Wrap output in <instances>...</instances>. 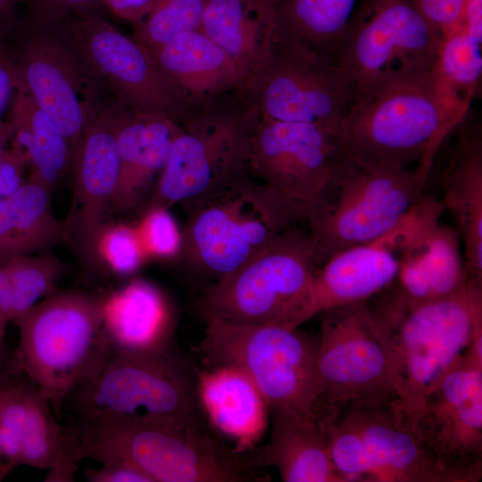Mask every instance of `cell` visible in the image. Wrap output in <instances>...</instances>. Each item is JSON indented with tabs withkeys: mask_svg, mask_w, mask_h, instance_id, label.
I'll list each match as a JSON object with an SVG mask.
<instances>
[{
	"mask_svg": "<svg viewBox=\"0 0 482 482\" xmlns=\"http://www.w3.org/2000/svg\"><path fill=\"white\" fill-rule=\"evenodd\" d=\"M337 415L357 430L383 482H462L419 435L402 402L362 403Z\"/></svg>",
	"mask_w": 482,
	"mask_h": 482,
	"instance_id": "cell-19",
	"label": "cell"
},
{
	"mask_svg": "<svg viewBox=\"0 0 482 482\" xmlns=\"http://www.w3.org/2000/svg\"><path fill=\"white\" fill-rule=\"evenodd\" d=\"M199 30L231 59L242 85L266 62L273 47L263 0H207Z\"/></svg>",
	"mask_w": 482,
	"mask_h": 482,
	"instance_id": "cell-30",
	"label": "cell"
},
{
	"mask_svg": "<svg viewBox=\"0 0 482 482\" xmlns=\"http://www.w3.org/2000/svg\"><path fill=\"white\" fill-rule=\"evenodd\" d=\"M51 20L86 71L129 109L162 114L183 124L195 112L179 97L148 51L104 15L76 16L47 0Z\"/></svg>",
	"mask_w": 482,
	"mask_h": 482,
	"instance_id": "cell-12",
	"label": "cell"
},
{
	"mask_svg": "<svg viewBox=\"0 0 482 482\" xmlns=\"http://www.w3.org/2000/svg\"><path fill=\"white\" fill-rule=\"evenodd\" d=\"M7 375V374H6ZM5 375V376H6ZM4 376V377H5ZM3 378L0 380V383L1 381L3 380ZM8 472L6 471V470L4 469V465H3V462H2V460H1V454H0V480H2L4 478V477L7 474Z\"/></svg>",
	"mask_w": 482,
	"mask_h": 482,
	"instance_id": "cell-51",
	"label": "cell"
},
{
	"mask_svg": "<svg viewBox=\"0 0 482 482\" xmlns=\"http://www.w3.org/2000/svg\"><path fill=\"white\" fill-rule=\"evenodd\" d=\"M111 273L129 276L147 261L136 229L123 222L105 221L96 233L89 252Z\"/></svg>",
	"mask_w": 482,
	"mask_h": 482,
	"instance_id": "cell-37",
	"label": "cell"
},
{
	"mask_svg": "<svg viewBox=\"0 0 482 482\" xmlns=\"http://www.w3.org/2000/svg\"><path fill=\"white\" fill-rule=\"evenodd\" d=\"M181 129V123L165 115L120 105L115 129L120 176L112 211L128 212L144 202Z\"/></svg>",
	"mask_w": 482,
	"mask_h": 482,
	"instance_id": "cell-22",
	"label": "cell"
},
{
	"mask_svg": "<svg viewBox=\"0 0 482 482\" xmlns=\"http://www.w3.org/2000/svg\"><path fill=\"white\" fill-rule=\"evenodd\" d=\"M52 191L29 177L17 191L0 202V263L50 251L70 242L65 221L54 212Z\"/></svg>",
	"mask_w": 482,
	"mask_h": 482,
	"instance_id": "cell-29",
	"label": "cell"
},
{
	"mask_svg": "<svg viewBox=\"0 0 482 482\" xmlns=\"http://www.w3.org/2000/svg\"><path fill=\"white\" fill-rule=\"evenodd\" d=\"M411 417L419 435L462 482L481 479V344H471Z\"/></svg>",
	"mask_w": 482,
	"mask_h": 482,
	"instance_id": "cell-17",
	"label": "cell"
},
{
	"mask_svg": "<svg viewBox=\"0 0 482 482\" xmlns=\"http://www.w3.org/2000/svg\"><path fill=\"white\" fill-rule=\"evenodd\" d=\"M467 115L454 108L430 70L395 79L354 105L338 140L345 151L395 166L433 163Z\"/></svg>",
	"mask_w": 482,
	"mask_h": 482,
	"instance_id": "cell-6",
	"label": "cell"
},
{
	"mask_svg": "<svg viewBox=\"0 0 482 482\" xmlns=\"http://www.w3.org/2000/svg\"><path fill=\"white\" fill-rule=\"evenodd\" d=\"M198 350L206 367L229 366L246 375L269 410L290 409L323 422L316 379L317 338L273 325H248L201 315Z\"/></svg>",
	"mask_w": 482,
	"mask_h": 482,
	"instance_id": "cell-7",
	"label": "cell"
},
{
	"mask_svg": "<svg viewBox=\"0 0 482 482\" xmlns=\"http://www.w3.org/2000/svg\"><path fill=\"white\" fill-rule=\"evenodd\" d=\"M433 224L431 212L416 205L386 233L328 258L315 272L309 320L335 306L368 301L388 287L410 247Z\"/></svg>",
	"mask_w": 482,
	"mask_h": 482,
	"instance_id": "cell-18",
	"label": "cell"
},
{
	"mask_svg": "<svg viewBox=\"0 0 482 482\" xmlns=\"http://www.w3.org/2000/svg\"><path fill=\"white\" fill-rule=\"evenodd\" d=\"M206 3L207 0H154L148 13L133 24L131 38L145 48H154L199 29Z\"/></svg>",
	"mask_w": 482,
	"mask_h": 482,
	"instance_id": "cell-35",
	"label": "cell"
},
{
	"mask_svg": "<svg viewBox=\"0 0 482 482\" xmlns=\"http://www.w3.org/2000/svg\"><path fill=\"white\" fill-rule=\"evenodd\" d=\"M0 316L8 319V279L4 263H0ZM10 322V321H9Z\"/></svg>",
	"mask_w": 482,
	"mask_h": 482,
	"instance_id": "cell-48",
	"label": "cell"
},
{
	"mask_svg": "<svg viewBox=\"0 0 482 482\" xmlns=\"http://www.w3.org/2000/svg\"><path fill=\"white\" fill-rule=\"evenodd\" d=\"M360 0H263L273 45L333 62Z\"/></svg>",
	"mask_w": 482,
	"mask_h": 482,
	"instance_id": "cell-27",
	"label": "cell"
},
{
	"mask_svg": "<svg viewBox=\"0 0 482 482\" xmlns=\"http://www.w3.org/2000/svg\"><path fill=\"white\" fill-rule=\"evenodd\" d=\"M318 267L307 234L294 227L212 283L199 298V312L240 324L298 328L309 320Z\"/></svg>",
	"mask_w": 482,
	"mask_h": 482,
	"instance_id": "cell-8",
	"label": "cell"
},
{
	"mask_svg": "<svg viewBox=\"0 0 482 482\" xmlns=\"http://www.w3.org/2000/svg\"><path fill=\"white\" fill-rule=\"evenodd\" d=\"M22 7L2 38L22 90L58 126L74 159L87 123L105 103L99 97L102 89L55 29L46 0H31Z\"/></svg>",
	"mask_w": 482,
	"mask_h": 482,
	"instance_id": "cell-9",
	"label": "cell"
},
{
	"mask_svg": "<svg viewBox=\"0 0 482 482\" xmlns=\"http://www.w3.org/2000/svg\"><path fill=\"white\" fill-rule=\"evenodd\" d=\"M197 406L195 380L174 353L151 358L112 354L68 395L62 409L69 407L73 420L123 419L186 428L196 421Z\"/></svg>",
	"mask_w": 482,
	"mask_h": 482,
	"instance_id": "cell-11",
	"label": "cell"
},
{
	"mask_svg": "<svg viewBox=\"0 0 482 482\" xmlns=\"http://www.w3.org/2000/svg\"><path fill=\"white\" fill-rule=\"evenodd\" d=\"M76 16L103 15L106 9L102 0H56Z\"/></svg>",
	"mask_w": 482,
	"mask_h": 482,
	"instance_id": "cell-45",
	"label": "cell"
},
{
	"mask_svg": "<svg viewBox=\"0 0 482 482\" xmlns=\"http://www.w3.org/2000/svg\"><path fill=\"white\" fill-rule=\"evenodd\" d=\"M84 477L89 482H152L143 472L120 462H105L96 469H85Z\"/></svg>",
	"mask_w": 482,
	"mask_h": 482,
	"instance_id": "cell-42",
	"label": "cell"
},
{
	"mask_svg": "<svg viewBox=\"0 0 482 482\" xmlns=\"http://www.w3.org/2000/svg\"><path fill=\"white\" fill-rule=\"evenodd\" d=\"M237 94L260 117L315 125L337 137L353 106V83L342 68L276 45Z\"/></svg>",
	"mask_w": 482,
	"mask_h": 482,
	"instance_id": "cell-15",
	"label": "cell"
},
{
	"mask_svg": "<svg viewBox=\"0 0 482 482\" xmlns=\"http://www.w3.org/2000/svg\"><path fill=\"white\" fill-rule=\"evenodd\" d=\"M252 116L212 106L182 124L146 207H185L229 187L249 171Z\"/></svg>",
	"mask_w": 482,
	"mask_h": 482,
	"instance_id": "cell-14",
	"label": "cell"
},
{
	"mask_svg": "<svg viewBox=\"0 0 482 482\" xmlns=\"http://www.w3.org/2000/svg\"><path fill=\"white\" fill-rule=\"evenodd\" d=\"M65 450V432L58 421L51 403L31 383L24 424L21 465L36 469H54Z\"/></svg>",
	"mask_w": 482,
	"mask_h": 482,
	"instance_id": "cell-34",
	"label": "cell"
},
{
	"mask_svg": "<svg viewBox=\"0 0 482 482\" xmlns=\"http://www.w3.org/2000/svg\"><path fill=\"white\" fill-rule=\"evenodd\" d=\"M134 227L147 260L178 258L182 245V231L169 208H145Z\"/></svg>",
	"mask_w": 482,
	"mask_h": 482,
	"instance_id": "cell-39",
	"label": "cell"
},
{
	"mask_svg": "<svg viewBox=\"0 0 482 482\" xmlns=\"http://www.w3.org/2000/svg\"><path fill=\"white\" fill-rule=\"evenodd\" d=\"M11 137L12 131L8 122L0 119V154L8 148Z\"/></svg>",
	"mask_w": 482,
	"mask_h": 482,
	"instance_id": "cell-50",
	"label": "cell"
},
{
	"mask_svg": "<svg viewBox=\"0 0 482 482\" xmlns=\"http://www.w3.org/2000/svg\"><path fill=\"white\" fill-rule=\"evenodd\" d=\"M271 434L258 454L262 465L275 467L285 482H345L330 459L325 425L290 410H270Z\"/></svg>",
	"mask_w": 482,
	"mask_h": 482,
	"instance_id": "cell-26",
	"label": "cell"
},
{
	"mask_svg": "<svg viewBox=\"0 0 482 482\" xmlns=\"http://www.w3.org/2000/svg\"><path fill=\"white\" fill-rule=\"evenodd\" d=\"M457 229L438 222L408 250L391 286L415 302L453 295L469 274L462 262Z\"/></svg>",
	"mask_w": 482,
	"mask_h": 482,
	"instance_id": "cell-28",
	"label": "cell"
},
{
	"mask_svg": "<svg viewBox=\"0 0 482 482\" xmlns=\"http://www.w3.org/2000/svg\"><path fill=\"white\" fill-rule=\"evenodd\" d=\"M17 90H22L21 79L0 37V119L8 111Z\"/></svg>",
	"mask_w": 482,
	"mask_h": 482,
	"instance_id": "cell-41",
	"label": "cell"
},
{
	"mask_svg": "<svg viewBox=\"0 0 482 482\" xmlns=\"http://www.w3.org/2000/svg\"><path fill=\"white\" fill-rule=\"evenodd\" d=\"M432 165L395 166L340 146L329 181L306 219L317 264L395 227L423 196Z\"/></svg>",
	"mask_w": 482,
	"mask_h": 482,
	"instance_id": "cell-2",
	"label": "cell"
},
{
	"mask_svg": "<svg viewBox=\"0 0 482 482\" xmlns=\"http://www.w3.org/2000/svg\"><path fill=\"white\" fill-rule=\"evenodd\" d=\"M248 112L250 174L295 206L306 221L331 177L340 150L338 137L315 125Z\"/></svg>",
	"mask_w": 482,
	"mask_h": 482,
	"instance_id": "cell-16",
	"label": "cell"
},
{
	"mask_svg": "<svg viewBox=\"0 0 482 482\" xmlns=\"http://www.w3.org/2000/svg\"><path fill=\"white\" fill-rule=\"evenodd\" d=\"M195 393L211 426L234 445V454L255 448L267 430L270 410L246 375L229 366L198 370Z\"/></svg>",
	"mask_w": 482,
	"mask_h": 482,
	"instance_id": "cell-24",
	"label": "cell"
},
{
	"mask_svg": "<svg viewBox=\"0 0 482 482\" xmlns=\"http://www.w3.org/2000/svg\"><path fill=\"white\" fill-rule=\"evenodd\" d=\"M0 383V454L7 472L21 465V454L29 391L31 382L11 376Z\"/></svg>",
	"mask_w": 482,
	"mask_h": 482,
	"instance_id": "cell-38",
	"label": "cell"
},
{
	"mask_svg": "<svg viewBox=\"0 0 482 482\" xmlns=\"http://www.w3.org/2000/svg\"><path fill=\"white\" fill-rule=\"evenodd\" d=\"M8 279V319L13 322L54 293L65 264L50 251L12 258L4 262Z\"/></svg>",
	"mask_w": 482,
	"mask_h": 482,
	"instance_id": "cell-33",
	"label": "cell"
},
{
	"mask_svg": "<svg viewBox=\"0 0 482 482\" xmlns=\"http://www.w3.org/2000/svg\"><path fill=\"white\" fill-rule=\"evenodd\" d=\"M442 40L413 0H360L333 62L352 80L354 106L395 79L432 70Z\"/></svg>",
	"mask_w": 482,
	"mask_h": 482,
	"instance_id": "cell-10",
	"label": "cell"
},
{
	"mask_svg": "<svg viewBox=\"0 0 482 482\" xmlns=\"http://www.w3.org/2000/svg\"><path fill=\"white\" fill-rule=\"evenodd\" d=\"M104 295L55 291L13 321L20 337L11 370L41 391L56 416L68 395L112 355L103 328Z\"/></svg>",
	"mask_w": 482,
	"mask_h": 482,
	"instance_id": "cell-4",
	"label": "cell"
},
{
	"mask_svg": "<svg viewBox=\"0 0 482 482\" xmlns=\"http://www.w3.org/2000/svg\"><path fill=\"white\" fill-rule=\"evenodd\" d=\"M12 145L23 154L32 173L52 189L73 167L71 147L54 121L25 90H17L8 109Z\"/></svg>",
	"mask_w": 482,
	"mask_h": 482,
	"instance_id": "cell-31",
	"label": "cell"
},
{
	"mask_svg": "<svg viewBox=\"0 0 482 482\" xmlns=\"http://www.w3.org/2000/svg\"><path fill=\"white\" fill-rule=\"evenodd\" d=\"M320 314L315 369L325 420L362 403L400 401L404 404L367 301L335 306Z\"/></svg>",
	"mask_w": 482,
	"mask_h": 482,
	"instance_id": "cell-13",
	"label": "cell"
},
{
	"mask_svg": "<svg viewBox=\"0 0 482 482\" xmlns=\"http://www.w3.org/2000/svg\"><path fill=\"white\" fill-rule=\"evenodd\" d=\"M104 7L116 16L133 24L140 21L152 8L154 0H102Z\"/></svg>",
	"mask_w": 482,
	"mask_h": 482,
	"instance_id": "cell-43",
	"label": "cell"
},
{
	"mask_svg": "<svg viewBox=\"0 0 482 482\" xmlns=\"http://www.w3.org/2000/svg\"><path fill=\"white\" fill-rule=\"evenodd\" d=\"M9 321L4 318L0 316V380L9 372L4 371V339L6 327Z\"/></svg>",
	"mask_w": 482,
	"mask_h": 482,
	"instance_id": "cell-49",
	"label": "cell"
},
{
	"mask_svg": "<svg viewBox=\"0 0 482 482\" xmlns=\"http://www.w3.org/2000/svg\"><path fill=\"white\" fill-rule=\"evenodd\" d=\"M16 191L13 176L7 166L0 160V202Z\"/></svg>",
	"mask_w": 482,
	"mask_h": 482,
	"instance_id": "cell-47",
	"label": "cell"
},
{
	"mask_svg": "<svg viewBox=\"0 0 482 482\" xmlns=\"http://www.w3.org/2000/svg\"><path fill=\"white\" fill-rule=\"evenodd\" d=\"M425 19L442 37L462 28L467 0H413Z\"/></svg>",
	"mask_w": 482,
	"mask_h": 482,
	"instance_id": "cell-40",
	"label": "cell"
},
{
	"mask_svg": "<svg viewBox=\"0 0 482 482\" xmlns=\"http://www.w3.org/2000/svg\"><path fill=\"white\" fill-rule=\"evenodd\" d=\"M120 104L104 103L87 123L74 155V196L65 220L70 242L89 254L93 238L111 211L119 176L116 119Z\"/></svg>",
	"mask_w": 482,
	"mask_h": 482,
	"instance_id": "cell-20",
	"label": "cell"
},
{
	"mask_svg": "<svg viewBox=\"0 0 482 482\" xmlns=\"http://www.w3.org/2000/svg\"><path fill=\"white\" fill-rule=\"evenodd\" d=\"M462 27L470 35L482 41V0H467Z\"/></svg>",
	"mask_w": 482,
	"mask_h": 482,
	"instance_id": "cell-44",
	"label": "cell"
},
{
	"mask_svg": "<svg viewBox=\"0 0 482 482\" xmlns=\"http://www.w3.org/2000/svg\"><path fill=\"white\" fill-rule=\"evenodd\" d=\"M145 49L193 112L214 106L220 95L229 90L237 92L242 86V78L231 59L199 29Z\"/></svg>",
	"mask_w": 482,
	"mask_h": 482,
	"instance_id": "cell-23",
	"label": "cell"
},
{
	"mask_svg": "<svg viewBox=\"0 0 482 482\" xmlns=\"http://www.w3.org/2000/svg\"><path fill=\"white\" fill-rule=\"evenodd\" d=\"M442 175L445 209L452 212L464 245L469 276L482 280V137L480 129L464 128Z\"/></svg>",
	"mask_w": 482,
	"mask_h": 482,
	"instance_id": "cell-25",
	"label": "cell"
},
{
	"mask_svg": "<svg viewBox=\"0 0 482 482\" xmlns=\"http://www.w3.org/2000/svg\"><path fill=\"white\" fill-rule=\"evenodd\" d=\"M102 318L112 355L151 358L173 353V308L153 283L133 278L104 293Z\"/></svg>",
	"mask_w": 482,
	"mask_h": 482,
	"instance_id": "cell-21",
	"label": "cell"
},
{
	"mask_svg": "<svg viewBox=\"0 0 482 482\" xmlns=\"http://www.w3.org/2000/svg\"><path fill=\"white\" fill-rule=\"evenodd\" d=\"M61 470L74 477L83 459L120 462L152 482H237L245 477L238 464L220 451L196 422L186 428L123 419L73 420L64 428Z\"/></svg>",
	"mask_w": 482,
	"mask_h": 482,
	"instance_id": "cell-3",
	"label": "cell"
},
{
	"mask_svg": "<svg viewBox=\"0 0 482 482\" xmlns=\"http://www.w3.org/2000/svg\"><path fill=\"white\" fill-rule=\"evenodd\" d=\"M481 42L463 28L445 37L432 68L440 90L463 115L481 81Z\"/></svg>",
	"mask_w": 482,
	"mask_h": 482,
	"instance_id": "cell-32",
	"label": "cell"
},
{
	"mask_svg": "<svg viewBox=\"0 0 482 482\" xmlns=\"http://www.w3.org/2000/svg\"><path fill=\"white\" fill-rule=\"evenodd\" d=\"M31 0H0V37H4L13 27L18 10Z\"/></svg>",
	"mask_w": 482,
	"mask_h": 482,
	"instance_id": "cell-46",
	"label": "cell"
},
{
	"mask_svg": "<svg viewBox=\"0 0 482 482\" xmlns=\"http://www.w3.org/2000/svg\"><path fill=\"white\" fill-rule=\"evenodd\" d=\"M332 463L345 482H383L357 430L342 416L325 424Z\"/></svg>",
	"mask_w": 482,
	"mask_h": 482,
	"instance_id": "cell-36",
	"label": "cell"
},
{
	"mask_svg": "<svg viewBox=\"0 0 482 482\" xmlns=\"http://www.w3.org/2000/svg\"><path fill=\"white\" fill-rule=\"evenodd\" d=\"M378 294L367 305L412 413L482 337V280L469 276L458 292L421 302L407 299L390 285Z\"/></svg>",
	"mask_w": 482,
	"mask_h": 482,
	"instance_id": "cell-1",
	"label": "cell"
},
{
	"mask_svg": "<svg viewBox=\"0 0 482 482\" xmlns=\"http://www.w3.org/2000/svg\"><path fill=\"white\" fill-rule=\"evenodd\" d=\"M186 209L178 257L212 283L304 220L295 206L250 173Z\"/></svg>",
	"mask_w": 482,
	"mask_h": 482,
	"instance_id": "cell-5",
	"label": "cell"
}]
</instances>
